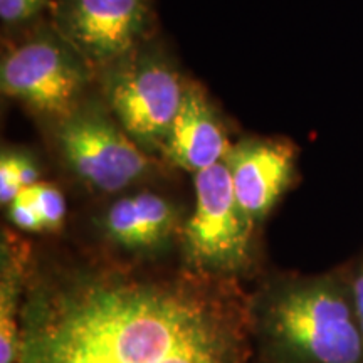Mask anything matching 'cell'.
Wrapping results in <instances>:
<instances>
[{
    "instance_id": "cell-1",
    "label": "cell",
    "mask_w": 363,
    "mask_h": 363,
    "mask_svg": "<svg viewBox=\"0 0 363 363\" xmlns=\"http://www.w3.org/2000/svg\"><path fill=\"white\" fill-rule=\"evenodd\" d=\"M13 363H264L249 293L142 257L30 249Z\"/></svg>"
},
{
    "instance_id": "cell-2",
    "label": "cell",
    "mask_w": 363,
    "mask_h": 363,
    "mask_svg": "<svg viewBox=\"0 0 363 363\" xmlns=\"http://www.w3.org/2000/svg\"><path fill=\"white\" fill-rule=\"evenodd\" d=\"M264 363H363V333L342 272L283 274L249 293Z\"/></svg>"
},
{
    "instance_id": "cell-3",
    "label": "cell",
    "mask_w": 363,
    "mask_h": 363,
    "mask_svg": "<svg viewBox=\"0 0 363 363\" xmlns=\"http://www.w3.org/2000/svg\"><path fill=\"white\" fill-rule=\"evenodd\" d=\"M195 207L182 227V262L207 278L238 281L254 269V229L235 199L225 162L194 174Z\"/></svg>"
},
{
    "instance_id": "cell-4",
    "label": "cell",
    "mask_w": 363,
    "mask_h": 363,
    "mask_svg": "<svg viewBox=\"0 0 363 363\" xmlns=\"http://www.w3.org/2000/svg\"><path fill=\"white\" fill-rule=\"evenodd\" d=\"M187 84L169 59L133 51L106 69L108 111L145 152H162Z\"/></svg>"
},
{
    "instance_id": "cell-5",
    "label": "cell",
    "mask_w": 363,
    "mask_h": 363,
    "mask_svg": "<svg viewBox=\"0 0 363 363\" xmlns=\"http://www.w3.org/2000/svg\"><path fill=\"white\" fill-rule=\"evenodd\" d=\"M56 143L72 175L99 194L121 192L152 172L148 153L96 104L81 103L57 121Z\"/></svg>"
},
{
    "instance_id": "cell-6",
    "label": "cell",
    "mask_w": 363,
    "mask_h": 363,
    "mask_svg": "<svg viewBox=\"0 0 363 363\" xmlns=\"http://www.w3.org/2000/svg\"><path fill=\"white\" fill-rule=\"evenodd\" d=\"M89 79L91 66L59 34L34 35L0 66L2 93L56 123L83 103Z\"/></svg>"
},
{
    "instance_id": "cell-7",
    "label": "cell",
    "mask_w": 363,
    "mask_h": 363,
    "mask_svg": "<svg viewBox=\"0 0 363 363\" xmlns=\"http://www.w3.org/2000/svg\"><path fill=\"white\" fill-rule=\"evenodd\" d=\"M150 0H57L56 34L91 67H111L138 49Z\"/></svg>"
},
{
    "instance_id": "cell-8",
    "label": "cell",
    "mask_w": 363,
    "mask_h": 363,
    "mask_svg": "<svg viewBox=\"0 0 363 363\" xmlns=\"http://www.w3.org/2000/svg\"><path fill=\"white\" fill-rule=\"evenodd\" d=\"M224 162L240 208L257 225L291 184L296 152L283 140L247 138L230 147Z\"/></svg>"
},
{
    "instance_id": "cell-9",
    "label": "cell",
    "mask_w": 363,
    "mask_h": 363,
    "mask_svg": "<svg viewBox=\"0 0 363 363\" xmlns=\"http://www.w3.org/2000/svg\"><path fill=\"white\" fill-rule=\"evenodd\" d=\"M180 212L155 192H136L118 199L101 217L104 238L131 257L153 259L182 233Z\"/></svg>"
},
{
    "instance_id": "cell-10",
    "label": "cell",
    "mask_w": 363,
    "mask_h": 363,
    "mask_svg": "<svg viewBox=\"0 0 363 363\" xmlns=\"http://www.w3.org/2000/svg\"><path fill=\"white\" fill-rule=\"evenodd\" d=\"M230 145L201 86L189 83L162 153L172 165L199 174L224 162Z\"/></svg>"
},
{
    "instance_id": "cell-11",
    "label": "cell",
    "mask_w": 363,
    "mask_h": 363,
    "mask_svg": "<svg viewBox=\"0 0 363 363\" xmlns=\"http://www.w3.org/2000/svg\"><path fill=\"white\" fill-rule=\"evenodd\" d=\"M30 249L33 247L4 230L0 257V363L16 360L19 315Z\"/></svg>"
},
{
    "instance_id": "cell-12",
    "label": "cell",
    "mask_w": 363,
    "mask_h": 363,
    "mask_svg": "<svg viewBox=\"0 0 363 363\" xmlns=\"http://www.w3.org/2000/svg\"><path fill=\"white\" fill-rule=\"evenodd\" d=\"M22 192L38 208L40 219L45 225V233H57L62 229L66 219V201L65 195L56 185L38 182L30 187L22 189Z\"/></svg>"
},
{
    "instance_id": "cell-13",
    "label": "cell",
    "mask_w": 363,
    "mask_h": 363,
    "mask_svg": "<svg viewBox=\"0 0 363 363\" xmlns=\"http://www.w3.org/2000/svg\"><path fill=\"white\" fill-rule=\"evenodd\" d=\"M9 219L16 227L26 233H45V225L40 219L38 208L29 201V197L22 192L9 203Z\"/></svg>"
},
{
    "instance_id": "cell-14",
    "label": "cell",
    "mask_w": 363,
    "mask_h": 363,
    "mask_svg": "<svg viewBox=\"0 0 363 363\" xmlns=\"http://www.w3.org/2000/svg\"><path fill=\"white\" fill-rule=\"evenodd\" d=\"M22 182L17 169V152L4 150L0 157V202L9 206L21 194Z\"/></svg>"
},
{
    "instance_id": "cell-15",
    "label": "cell",
    "mask_w": 363,
    "mask_h": 363,
    "mask_svg": "<svg viewBox=\"0 0 363 363\" xmlns=\"http://www.w3.org/2000/svg\"><path fill=\"white\" fill-rule=\"evenodd\" d=\"M48 0H0V17L4 22H21L35 16Z\"/></svg>"
},
{
    "instance_id": "cell-16",
    "label": "cell",
    "mask_w": 363,
    "mask_h": 363,
    "mask_svg": "<svg viewBox=\"0 0 363 363\" xmlns=\"http://www.w3.org/2000/svg\"><path fill=\"white\" fill-rule=\"evenodd\" d=\"M348 278H350L353 303H355V311H357L358 321H360L362 333H363V257L358 261L357 269L353 271Z\"/></svg>"
}]
</instances>
